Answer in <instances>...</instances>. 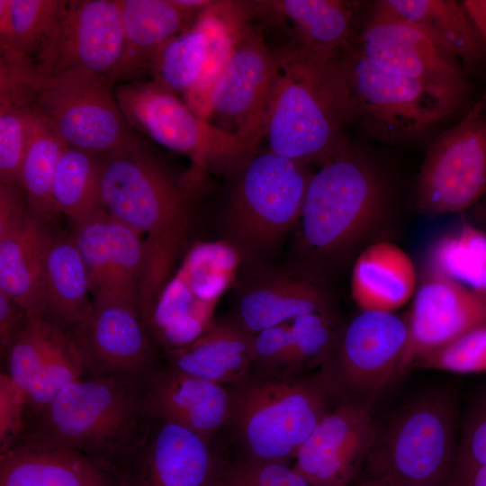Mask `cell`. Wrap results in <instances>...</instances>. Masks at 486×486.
Segmentation results:
<instances>
[{"label":"cell","mask_w":486,"mask_h":486,"mask_svg":"<svg viewBox=\"0 0 486 486\" xmlns=\"http://www.w3.org/2000/svg\"><path fill=\"white\" fill-rule=\"evenodd\" d=\"M100 158L103 207L144 240L140 309L146 321L184 245L203 171L193 166L176 175L139 136Z\"/></svg>","instance_id":"1"},{"label":"cell","mask_w":486,"mask_h":486,"mask_svg":"<svg viewBox=\"0 0 486 486\" xmlns=\"http://www.w3.org/2000/svg\"><path fill=\"white\" fill-rule=\"evenodd\" d=\"M278 53L280 75L266 122L267 149L304 164L324 163L346 141L345 128L354 120L342 59L292 41Z\"/></svg>","instance_id":"2"},{"label":"cell","mask_w":486,"mask_h":486,"mask_svg":"<svg viewBox=\"0 0 486 486\" xmlns=\"http://www.w3.org/2000/svg\"><path fill=\"white\" fill-rule=\"evenodd\" d=\"M389 206L381 171L346 140L309 182L299 219L302 243L313 258L336 259L373 234Z\"/></svg>","instance_id":"3"},{"label":"cell","mask_w":486,"mask_h":486,"mask_svg":"<svg viewBox=\"0 0 486 486\" xmlns=\"http://www.w3.org/2000/svg\"><path fill=\"white\" fill-rule=\"evenodd\" d=\"M0 77L68 147L102 156L137 136L107 79L79 71L46 74L32 61L7 52H0Z\"/></svg>","instance_id":"4"},{"label":"cell","mask_w":486,"mask_h":486,"mask_svg":"<svg viewBox=\"0 0 486 486\" xmlns=\"http://www.w3.org/2000/svg\"><path fill=\"white\" fill-rule=\"evenodd\" d=\"M229 421L245 458L283 463L294 457L323 417L332 396L320 376H267L233 384Z\"/></svg>","instance_id":"5"},{"label":"cell","mask_w":486,"mask_h":486,"mask_svg":"<svg viewBox=\"0 0 486 486\" xmlns=\"http://www.w3.org/2000/svg\"><path fill=\"white\" fill-rule=\"evenodd\" d=\"M458 439L453 398L446 392L429 391L378 426L366 463L374 477L391 486H448Z\"/></svg>","instance_id":"6"},{"label":"cell","mask_w":486,"mask_h":486,"mask_svg":"<svg viewBox=\"0 0 486 486\" xmlns=\"http://www.w3.org/2000/svg\"><path fill=\"white\" fill-rule=\"evenodd\" d=\"M342 63L354 120L380 141L419 140L477 100L386 70L352 48Z\"/></svg>","instance_id":"7"},{"label":"cell","mask_w":486,"mask_h":486,"mask_svg":"<svg viewBox=\"0 0 486 486\" xmlns=\"http://www.w3.org/2000/svg\"><path fill=\"white\" fill-rule=\"evenodd\" d=\"M113 94L132 129L187 156L202 171H238L255 155L237 136L201 119L153 80L116 84Z\"/></svg>","instance_id":"8"},{"label":"cell","mask_w":486,"mask_h":486,"mask_svg":"<svg viewBox=\"0 0 486 486\" xmlns=\"http://www.w3.org/2000/svg\"><path fill=\"white\" fill-rule=\"evenodd\" d=\"M238 172L227 211L228 230L243 248L267 249L299 221L312 174L306 164L269 149L256 152Z\"/></svg>","instance_id":"9"},{"label":"cell","mask_w":486,"mask_h":486,"mask_svg":"<svg viewBox=\"0 0 486 486\" xmlns=\"http://www.w3.org/2000/svg\"><path fill=\"white\" fill-rule=\"evenodd\" d=\"M407 340L405 318L393 312L360 310L339 328L319 375L338 403L371 410L400 377Z\"/></svg>","instance_id":"10"},{"label":"cell","mask_w":486,"mask_h":486,"mask_svg":"<svg viewBox=\"0 0 486 486\" xmlns=\"http://www.w3.org/2000/svg\"><path fill=\"white\" fill-rule=\"evenodd\" d=\"M486 196V90L430 144L416 184V206L429 217L472 209Z\"/></svg>","instance_id":"11"},{"label":"cell","mask_w":486,"mask_h":486,"mask_svg":"<svg viewBox=\"0 0 486 486\" xmlns=\"http://www.w3.org/2000/svg\"><path fill=\"white\" fill-rule=\"evenodd\" d=\"M138 401L115 375L78 379L44 409L40 443L104 454L129 433Z\"/></svg>","instance_id":"12"},{"label":"cell","mask_w":486,"mask_h":486,"mask_svg":"<svg viewBox=\"0 0 486 486\" xmlns=\"http://www.w3.org/2000/svg\"><path fill=\"white\" fill-rule=\"evenodd\" d=\"M279 75L278 50L271 49L261 28L250 22L214 84L209 122L237 136L256 154Z\"/></svg>","instance_id":"13"},{"label":"cell","mask_w":486,"mask_h":486,"mask_svg":"<svg viewBox=\"0 0 486 486\" xmlns=\"http://www.w3.org/2000/svg\"><path fill=\"white\" fill-rule=\"evenodd\" d=\"M352 49L386 70L472 97L471 77L444 40L374 4L364 10Z\"/></svg>","instance_id":"14"},{"label":"cell","mask_w":486,"mask_h":486,"mask_svg":"<svg viewBox=\"0 0 486 486\" xmlns=\"http://www.w3.org/2000/svg\"><path fill=\"white\" fill-rule=\"evenodd\" d=\"M123 51L118 0H65L49 44L32 62L46 74L79 71L112 83Z\"/></svg>","instance_id":"15"},{"label":"cell","mask_w":486,"mask_h":486,"mask_svg":"<svg viewBox=\"0 0 486 486\" xmlns=\"http://www.w3.org/2000/svg\"><path fill=\"white\" fill-rule=\"evenodd\" d=\"M20 185L0 184V291L29 319L41 317L43 270L52 232Z\"/></svg>","instance_id":"16"},{"label":"cell","mask_w":486,"mask_h":486,"mask_svg":"<svg viewBox=\"0 0 486 486\" xmlns=\"http://www.w3.org/2000/svg\"><path fill=\"white\" fill-rule=\"evenodd\" d=\"M377 428L371 410L338 403L300 446L292 468L311 486H351L366 464Z\"/></svg>","instance_id":"17"},{"label":"cell","mask_w":486,"mask_h":486,"mask_svg":"<svg viewBox=\"0 0 486 486\" xmlns=\"http://www.w3.org/2000/svg\"><path fill=\"white\" fill-rule=\"evenodd\" d=\"M408 340L400 377L421 356L486 324V296L441 275L425 272L405 318Z\"/></svg>","instance_id":"18"},{"label":"cell","mask_w":486,"mask_h":486,"mask_svg":"<svg viewBox=\"0 0 486 486\" xmlns=\"http://www.w3.org/2000/svg\"><path fill=\"white\" fill-rule=\"evenodd\" d=\"M86 320L76 328L85 361L117 374H139L152 364L148 328L137 302L116 296L92 299Z\"/></svg>","instance_id":"19"},{"label":"cell","mask_w":486,"mask_h":486,"mask_svg":"<svg viewBox=\"0 0 486 486\" xmlns=\"http://www.w3.org/2000/svg\"><path fill=\"white\" fill-rule=\"evenodd\" d=\"M222 467L208 440L159 421L122 481L123 486H213Z\"/></svg>","instance_id":"20"},{"label":"cell","mask_w":486,"mask_h":486,"mask_svg":"<svg viewBox=\"0 0 486 486\" xmlns=\"http://www.w3.org/2000/svg\"><path fill=\"white\" fill-rule=\"evenodd\" d=\"M142 404L158 421L181 426L209 440L229 421L230 393L222 384L170 366L151 378Z\"/></svg>","instance_id":"21"},{"label":"cell","mask_w":486,"mask_h":486,"mask_svg":"<svg viewBox=\"0 0 486 486\" xmlns=\"http://www.w3.org/2000/svg\"><path fill=\"white\" fill-rule=\"evenodd\" d=\"M0 486H123L122 479L77 450L38 443L2 453Z\"/></svg>","instance_id":"22"},{"label":"cell","mask_w":486,"mask_h":486,"mask_svg":"<svg viewBox=\"0 0 486 486\" xmlns=\"http://www.w3.org/2000/svg\"><path fill=\"white\" fill-rule=\"evenodd\" d=\"M276 15L289 20L292 42L333 59L350 51L364 12L363 2L342 0L266 1Z\"/></svg>","instance_id":"23"},{"label":"cell","mask_w":486,"mask_h":486,"mask_svg":"<svg viewBox=\"0 0 486 486\" xmlns=\"http://www.w3.org/2000/svg\"><path fill=\"white\" fill-rule=\"evenodd\" d=\"M124 51L114 85L141 81L162 47L192 23L171 0H119Z\"/></svg>","instance_id":"24"},{"label":"cell","mask_w":486,"mask_h":486,"mask_svg":"<svg viewBox=\"0 0 486 486\" xmlns=\"http://www.w3.org/2000/svg\"><path fill=\"white\" fill-rule=\"evenodd\" d=\"M351 295L360 310L393 312L412 300L418 276L410 256L390 241L360 252L351 274Z\"/></svg>","instance_id":"25"},{"label":"cell","mask_w":486,"mask_h":486,"mask_svg":"<svg viewBox=\"0 0 486 486\" xmlns=\"http://www.w3.org/2000/svg\"><path fill=\"white\" fill-rule=\"evenodd\" d=\"M252 333L238 320L214 322L192 343L168 352L171 366L216 383L236 384L248 376Z\"/></svg>","instance_id":"26"},{"label":"cell","mask_w":486,"mask_h":486,"mask_svg":"<svg viewBox=\"0 0 486 486\" xmlns=\"http://www.w3.org/2000/svg\"><path fill=\"white\" fill-rule=\"evenodd\" d=\"M90 294L87 271L72 235L52 233L43 270L41 317L58 328H77L90 313Z\"/></svg>","instance_id":"27"},{"label":"cell","mask_w":486,"mask_h":486,"mask_svg":"<svg viewBox=\"0 0 486 486\" xmlns=\"http://www.w3.org/2000/svg\"><path fill=\"white\" fill-rule=\"evenodd\" d=\"M380 10L436 34L451 49L470 77L486 83V49L460 1L382 0Z\"/></svg>","instance_id":"28"},{"label":"cell","mask_w":486,"mask_h":486,"mask_svg":"<svg viewBox=\"0 0 486 486\" xmlns=\"http://www.w3.org/2000/svg\"><path fill=\"white\" fill-rule=\"evenodd\" d=\"M332 311L314 280L279 275L255 284L241 297L238 320L252 334L312 312Z\"/></svg>","instance_id":"29"},{"label":"cell","mask_w":486,"mask_h":486,"mask_svg":"<svg viewBox=\"0 0 486 486\" xmlns=\"http://www.w3.org/2000/svg\"><path fill=\"white\" fill-rule=\"evenodd\" d=\"M426 270L486 296V231L463 223L437 238L426 257Z\"/></svg>","instance_id":"30"},{"label":"cell","mask_w":486,"mask_h":486,"mask_svg":"<svg viewBox=\"0 0 486 486\" xmlns=\"http://www.w3.org/2000/svg\"><path fill=\"white\" fill-rule=\"evenodd\" d=\"M63 0H0V52L35 61L57 26Z\"/></svg>","instance_id":"31"},{"label":"cell","mask_w":486,"mask_h":486,"mask_svg":"<svg viewBox=\"0 0 486 486\" xmlns=\"http://www.w3.org/2000/svg\"><path fill=\"white\" fill-rule=\"evenodd\" d=\"M68 145L40 117L30 112L27 143L19 184L30 207L48 222L58 216L52 202V183Z\"/></svg>","instance_id":"32"},{"label":"cell","mask_w":486,"mask_h":486,"mask_svg":"<svg viewBox=\"0 0 486 486\" xmlns=\"http://www.w3.org/2000/svg\"><path fill=\"white\" fill-rule=\"evenodd\" d=\"M100 177L99 155L68 146L52 183V202L58 214L73 223L104 208Z\"/></svg>","instance_id":"33"},{"label":"cell","mask_w":486,"mask_h":486,"mask_svg":"<svg viewBox=\"0 0 486 486\" xmlns=\"http://www.w3.org/2000/svg\"><path fill=\"white\" fill-rule=\"evenodd\" d=\"M208 36L196 20L167 41L155 57L148 76L175 94L185 93L198 80L208 58Z\"/></svg>","instance_id":"34"},{"label":"cell","mask_w":486,"mask_h":486,"mask_svg":"<svg viewBox=\"0 0 486 486\" xmlns=\"http://www.w3.org/2000/svg\"><path fill=\"white\" fill-rule=\"evenodd\" d=\"M107 226L111 273L107 289L100 296L122 297L135 302L140 306V290L145 263L144 240L134 230L109 213Z\"/></svg>","instance_id":"35"},{"label":"cell","mask_w":486,"mask_h":486,"mask_svg":"<svg viewBox=\"0 0 486 486\" xmlns=\"http://www.w3.org/2000/svg\"><path fill=\"white\" fill-rule=\"evenodd\" d=\"M30 111L15 89L0 77V184L20 185Z\"/></svg>","instance_id":"36"},{"label":"cell","mask_w":486,"mask_h":486,"mask_svg":"<svg viewBox=\"0 0 486 486\" xmlns=\"http://www.w3.org/2000/svg\"><path fill=\"white\" fill-rule=\"evenodd\" d=\"M338 331L332 311L308 313L292 320L285 374L321 365L334 346Z\"/></svg>","instance_id":"37"},{"label":"cell","mask_w":486,"mask_h":486,"mask_svg":"<svg viewBox=\"0 0 486 486\" xmlns=\"http://www.w3.org/2000/svg\"><path fill=\"white\" fill-rule=\"evenodd\" d=\"M86 361L76 344L58 328L49 355L29 392L27 402L44 410L68 385L80 379Z\"/></svg>","instance_id":"38"},{"label":"cell","mask_w":486,"mask_h":486,"mask_svg":"<svg viewBox=\"0 0 486 486\" xmlns=\"http://www.w3.org/2000/svg\"><path fill=\"white\" fill-rule=\"evenodd\" d=\"M58 328L42 317L31 318L6 354L7 374L26 396L49 355Z\"/></svg>","instance_id":"39"},{"label":"cell","mask_w":486,"mask_h":486,"mask_svg":"<svg viewBox=\"0 0 486 486\" xmlns=\"http://www.w3.org/2000/svg\"><path fill=\"white\" fill-rule=\"evenodd\" d=\"M104 208L72 223L75 244L86 268L92 298L104 294L111 273V250Z\"/></svg>","instance_id":"40"},{"label":"cell","mask_w":486,"mask_h":486,"mask_svg":"<svg viewBox=\"0 0 486 486\" xmlns=\"http://www.w3.org/2000/svg\"><path fill=\"white\" fill-rule=\"evenodd\" d=\"M415 367L461 374L486 373V324L421 356Z\"/></svg>","instance_id":"41"},{"label":"cell","mask_w":486,"mask_h":486,"mask_svg":"<svg viewBox=\"0 0 486 486\" xmlns=\"http://www.w3.org/2000/svg\"><path fill=\"white\" fill-rule=\"evenodd\" d=\"M213 486H311L283 463L240 460L221 468Z\"/></svg>","instance_id":"42"},{"label":"cell","mask_w":486,"mask_h":486,"mask_svg":"<svg viewBox=\"0 0 486 486\" xmlns=\"http://www.w3.org/2000/svg\"><path fill=\"white\" fill-rule=\"evenodd\" d=\"M475 465H486V391L464 418L454 468Z\"/></svg>","instance_id":"43"},{"label":"cell","mask_w":486,"mask_h":486,"mask_svg":"<svg viewBox=\"0 0 486 486\" xmlns=\"http://www.w3.org/2000/svg\"><path fill=\"white\" fill-rule=\"evenodd\" d=\"M290 346V324L283 323L260 330L252 338V363L267 376L284 373Z\"/></svg>","instance_id":"44"},{"label":"cell","mask_w":486,"mask_h":486,"mask_svg":"<svg viewBox=\"0 0 486 486\" xmlns=\"http://www.w3.org/2000/svg\"><path fill=\"white\" fill-rule=\"evenodd\" d=\"M27 396L7 374L0 376V440L1 451L5 452L9 444L21 431L22 410Z\"/></svg>","instance_id":"45"},{"label":"cell","mask_w":486,"mask_h":486,"mask_svg":"<svg viewBox=\"0 0 486 486\" xmlns=\"http://www.w3.org/2000/svg\"><path fill=\"white\" fill-rule=\"evenodd\" d=\"M28 320L24 310L11 297L0 291V346L2 354H7Z\"/></svg>","instance_id":"46"},{"label":"cell","mask_w":486,"mask_h":486,"mask_svg":"<svg viewBox=\"0 0 486 486\" xmlns=\"http://www.w3.org/2000/svg\"><path fill=\"white\" fill-rule=\"evenodd\" d=\"M448 486H486V465L454 468Z\"/></svg>","instance_id":"47"},{"label":"cell","mask_w":486,"mask_h":486,"mask_svg":"<svg viewBox=\"0 0 486 486\" xmlns=\"http://www.w3.org/2000/svg\"><path fill=\"white\" fill-rule=\"evenodd\" d=\"M486 49V0L460 1Z\"/></svg>","instance_id":"48"},{"label":"cell","mask_w":486,"mask_h":486,"mask_svg":"<svg viewBox=\"0 0 486 486\" xmlns=\"http://www.w3.org/2000/svg\"><path fill=\"white\" fill-rule=\"evenodd\" d=\"M472 210L476 219L486 222V196Z\"/></svg>","instance_id":"49"},{"label":"cell","mask_w":486,"mask_h":486,"mask_svg":"<svg viewBox=\"0 0 486 486\" xmlns=\"http://www.w3.org/2000/svg\"><path fill=\"white\" fill-rule=\"evenodd\" d=\"M355 486H391V485L382 479L373 477L372 479Z\"/></svg>","instance_id":"50"}]
</instances>
